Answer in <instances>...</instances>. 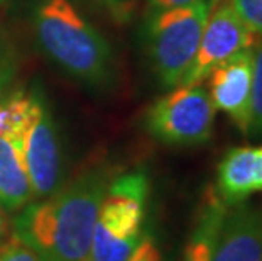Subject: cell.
I'll list each match as a JSON object with an SVG mask.
<instances>
[{"label": "cell", "instance_id": "6da1fadb", "mask_svg": "<svg viewBox=\"0 0 262 261\" xmlns=\"http://www.w3.org/2000/svg\"><path fill=\"white\" fill-rule=\"evenodd\" d=\"M110 171L95 166L39 202L27 204L14 219V234L41 261H90L92 239Z\"/></svg>", "mask_w": 262, "mask_h": 261}, {"label": "cell", "instance_id": "7a4b0ae2", "mask_svg": "<svg viewBox=\"0 0 262 261\" xmlns=\"http://www.w3.org/2000/svg\"><path fill=\"white\" fill-rule=\"evenodd\" d=\"M39 46L58 66L92 85L107 80L108 43L70 0H44L34 14Z\"/></svg>", "mask_w": 262, "mask_h": 261}, {"label": "cell", "instance_id": "3957f363", "mask_svg": "<svg viewBox=\"0 0 262 261\" xmlns=\"http://www.w3.org/2000/svg\"><path fill=\"white\" fill-rule=\"evenodd\" d=\"M149 180L142 171L110 182L93 229L90 261H127L146 234Z\"/></svg>", "mask_w": 262, "mask_h": 261}, {"label": "cell", "instance_id": "277c9868", "mask_svg": "<svg viewBox=\"0 0 262 261\" xmlns=\"http://www.w3.org/2000/svg\"><path fill=\"white\" fill-rule=\"evenodd\" d=\"M210 10L206 2H194L152 14L147 24V49L152 68L164 87H178L188 73Z\"/></svg>", "mask_w": 262, "mask_h": 261}, {"label": "cell", "instance_id": "5b68a950", "mask_svg": "<svg viewBox=\"0 0 262 261\" xmlns=\"http://www.w3.org/2000/svg\"><path fill=\"white\" fill-rule=\"evenodd\" d=\"M215 107L202 85H178L158 98L146 114L149 134L169 146H196L211 137Z\"/></svg>", "mask_w": 262, "mask_h": 261}, {"label": "cell", "instance_id": "8992f818", "mask_svg": "<svg viewBox=\"0 0 262 261\" xmlns=\"http://www.w3.org/2000/svg\"><path fill=\"white\" fill-rule=\"evenodd\" d=\"M255 32L242 21L228 0H220L210 10L202 41L188 73L180 85L203 83L211 71L244 49L255 46Z\"/></svg>", "mask_w": 262, "mask_h": 261}, {"label": "cell", "instance_id": "52a82bcc", "mask_svg": "<svg viewBox=\"0 0 262 261\" xmlns=\"http://www.w3.org/2000/svg\"><path fill=\"white\" fill-rule=\"evenodd\" d=\"M32 195L44 198L61 187V149L58 131L46 102H39L32 122L19 144Z\"/></svg>", "mask_w": 262, "mask_h": 261}, {"label": "cell", "instance_id": "ba28073f", "mask_svg": "<svg viewBox=\"0 0 262 261\" xmlns=\"http://www.w3.org/2000/svg\"><path fill=\"white\" fill-rule=\"evenodd\" d=\"M254 78V48L244 49L219 65L206 76L208 95L215 110H222L232 119L242 134H249L250 101Z\"/></svg>", "mask_w": 262, "mask_h": 261}, {"label": "cell", "instance_id": "9c48e42d", "mask_svg": "<svg viewBox=\"0 0 262 261\" xmlns=\"http://www.w3.org/2000/svg\"><path fill=\"white\" fill-rule=\"evenodd\" d=\"M213 261H262V210L245 202L227 209Z\"/></svg>", "mask_w": 262, "mask_h": 261}, {"label": "cell", "instance_id": "30bf717a", "mask_svg": "<svg viewBox=\"0 0 262 261\" xmlns=\"http://www.w3.org/2000/svg\"><path fill=\"white\" fill-rule=\"evenodd\" d=\"M216 195L227 207L262 192V144L232 148L216 168Z\"/></svg>", "mask_w": 262, "mask_h": 261}, {"label": "cell", "instance_id": "8fae6325", "mask_svg": "<svg viewBox=\"0 0 262 261\" xmlns=\"http://www.w3.org/2000/svg\"><path fill=\"white\" fill-rule=\"evenodd\" d=\"M227 209L216 192L208 190L205 193L180 261H213L216 237Z\"/></svg>", "mask_w": 262, "mask_h": 261}, {"label": "cell", "instance_id": "7c38bea8", "mask_svg": "<svg viewBox=\"0 0 262 261\" xmlns=\"http://www.w3.org/2000/svg\"><path fill=\"white\" fill-rule=\"evenodd\" d=\"M32 188L19 148L0 137V205L7 214H17L31 202Z\"/></svg>", "mask_w": 262, "mask_h": 261}, {"label": "cell", "instance_id": "4fadbf2b", "mask_svg": "<svg viewBox=\"0 0 262 261\" xmlns=\"http://www.w3.org/2000/svg\"><path fill=\"white\" fill-rule=\"evenodd\" d=\"M39 102V93L26 92H14L0 98V137H7L19 148Z\"/></svg>", "mask_w": 262, "mask_h": 261}, {"label": "cell", "instance_id": "5bb4252c", "mask_svg": "<svg viewBox=\"0 0 262 261\" xmlns=\"http://www.w3.org/2000/svg\"><path fill=\"white\" fill-rule=\"evenodd\" d=\"M247 136L262 139V39L255 43L254 48L252 101H250V126Z\"/></svg>", "mask_w": 262, "mask_h": 261}, {"label": "cell", "instance_id": "9a60e30c", "mask_svg": "<svg viewBox=\"0 0 262 261\" xmlns=\"http://www.w3.org/2000/svg\"><path fill=\"white\" fill-rule=\"evenodd\" d=\"M242 21L255 34L262 36V0H228Z\"/></svg>", "mask_w": 262, "mask_h": 261}, {"label": "cell", "instance_id": "2e32d148", "mask_svg": "<svg viewBox=\"0 0 262 261\" xmlns=\"http://www.w3.org/2000/svg\"><path fill=\"white\" fill-rule=\"evenodd\" d=\"M0 261H41V258L12 232L0 246Z\"/></svg>", "mask_w": 262, "mask_h": 261}, {"label": "cell", "instance_id": "e0dca14e", "mask_svg": "<svg viewBox=\"0 0 262 261\" xmlns=\"http://www.w3.org/2000/svg\"><path fill=\"white\" fill-rule=\"evenodd\" d=\"M127 261H164L163 253L156 237L152 234H144L141 243L137 244V248L134 249L132 254Z\"/></svg>", "mask_w": 262, "mask_h": 261}, {"label": "cell", "instance_id": "ac0fdd59", "mask_svg": "<svg viewBox=\"0 0 262 261\" xmlns=\"http://www.w3.org/2000/svg\"><path fill=\"white\" fill-rule=\"evenodd\" d=\"M15 75V63L10 49L0 41V98L5 95Z\"/></svg>", "mask_w": 262, "mask_h": 261}, {"label": "cell", "instance_id": "d6986e66", "mask_svg": "<svg viewBox=\"0 0 262 261\" xmlns=\"http://www.w3.org/2000/svg\"><path fill=\"white\" fill-rule=\"evenodd\" d=\"M150 9L154 12H159V10H168V9H174V7H183V5H189L194 2H206L210 5V9H213L220 0H147Z\"/></svg>", "mask_w": 262, "mask_h": 261}, {"label": "cell", "instance_id": "ffe728a7", "mask_svg": "<svg viewBox=\"0 0 262 261\" xmlns=\"http://www.w3.org/2000/svg\"><path fill=\"white\" fill-rule=\"evenodd\" d=\"M97 2H100L102 5H105L107 9H110L114 14L119 15V19H120L130 10L134 0H97Z\"/></svg>", "mask_w": 262, "mask_h": 261}, {"label": "cell", "instance_id": "44dd1931", "mask_svg": "<svg viewBox=\"0 0 262 261\" xmlns=\"http://www.w3.org/2000/svg\"><path fill=\"white\" fill-rule=\"evenodd\" d=\"M10 236L9 231V219H7V212L4 210V207L0 205V246L7 241V237Z\"/></svg>", "mask_w": 262, "mask_h": 261}, {"label": "cell", "instance_id": "7402d4cb", "mask_svg": "<svg viewBox=\"0 0 262 261\" xmlns=\"http://www.w3.org/2000/svg\"><path fill=\"white\" fill-rule=\"evenodd\" d=\"M0 2H2V0H0Z\"/></svg>", "mask_w": 262, "mask_h": 261}]
</instances>
